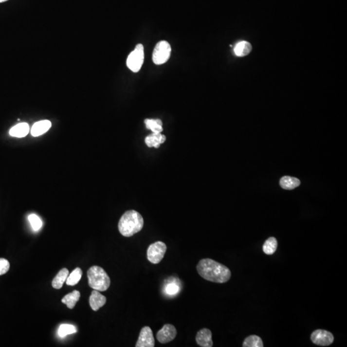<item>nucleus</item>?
Returning a JSON list of instances; mask_svg holds the SVG:
<instances>
[{
	"instance_id": "obj_1",
	"label": "nucleus",
	"mask_w": 347,
	"mask_h": 347,
	"mask_svg": "<svg viewBox=\"0 0 347 347\" xmlns=\"http://www.w3.org/2000/svg\"><path fill=\"white\" fill-rule=\"evenodd\" d=\"M197 271L204 280L219 284L227 282L232 275L229 268L210 258L201 260L197 265Z\"/></svg>"
},
{
	"instance_id": "obj_2",
	"label": "nucleus",
	"mask_w": 347,
	"mask_h": 347,
	"mask_svg": "<svg viewBox=\"0 0 347 347\" xmlns=\"http://www.w3.org/2000/svg\"><path fill=\"white\" fill-rule=\"evenodd\" d=\"M144 224V220L141 214L135 210H128L120 218L118 230L124 237H130L141 231Z\"/></svg>"
},
{
	"instance_id": "obj_3",
	"label": "nucleus",
	"mask_w": 347,
	"mask_h": 347,
	"mask_svg": "<svg viewBox=\"0 0 347 347\" xmlns=\"http://www.w3.org/2000/svg\"><path fill=\"white\" fill-rule=\"evenodd\" d=\"M87 275L88 284L93 290L103 292L110 288L111 280L107 273L101 267H91L88 271Z\"/></svg>"
},
{
	"instance_id": "obj_4",
	"label": "nucleus",
	"mask_w": 347,
	"mask_h": 347,
	"mask_svg": "<svg viewBox=\"0 0 347 347\" xmlns=\"http://www.w3.org/2000/svg\"><path fill=\"white\" fill-rule=\"evenodd\" d=\"M144 60V49L142 44H138L135 49L129 54L127 59L128 67L133 72L141 69Z\"/></svg>"
},
{
	"instance_id": "obj_5",
	"label": "nucleus",
	"mask_w": 347,
	"mask_h": 347,
	"mask_svg": "<svg viewBox=\"0 0 347 347\" xmlns=\"http://www.w3.org/2000/svg\"><path fill=\"white\" fill-rule=\"evenodd\" d=\"M171 53L170 44L165 41H160L156 44L152 54V61L156 65L165 63L169 59Z\"/></svg>"
},
{
	"instance_id": "obj_6",
	"label": "nucleus",
	"mask_w": 347,
	"mask_h": 347,
	"mask_svg": "<svg viewBox=\"0 0 347 347\" xmlns=\"http://www.w3.org/2000/svg\"><path fill=\"white\" fill-rule=\"evenodd\" d=\"M166 249L164 242L157 241L150 244L147 251L148 260L153 264H159L165 256Z\"/></svg>"
},
{
	"instance_id": "obj_7",
	"label": "nucleus",
	"mask_w": 347,
	"mask_h": 347,
	"mask_svg": "<svg viewBox=\"0 0 347 347\" xmlns=\"http://www.w3.org/2000/svg\"><path fill=\"white\" fill-rule=\"evenodd\" d=\"M310 339L312 342L316 346L324 347L330 346L334 340L332 333L322 329L314 330L310 336Z\"/></svg>"
},
{
	"instance_id": "obj_8",
	"label": "nucleus",
	"mask_w": 347,
	"mask_h": 347,
	"mask_svg": "<svg viewBox=\"0 0 347 347\" xmlns=\"http://www.w3.org/2000/svg\"><path fill=\"white\" fill-rule=\"evenodd\" d=\"M177 336V330L171 324H165L156 334V338L160 344H168L173 341Z\"/></svg>"
},
{
	"instance_id": "obj_9",
	"label": "nucleus",
	"mask_w": 347,
	"mask_h": 347,
	"mask_svg": "<svg viewBox=\"0 0 347 347\" xmlns=\"http://www.w3.org/2000/svg\"><path fill=\"white\" fill-rule=\"evenodd\" d=\"M155 346L153 333L149 327L146 326L140 331L136 347H154Z\"/></svg>"
},
{
	"instance_id": "obj_10",
	"label": "nucleus",
	"mask_w": 347,
	"mask_h": 347,
	"mask_svg": "<svg viewBox=\"0 0 347 347\" xmlns=\"http://www.w3.org/2000/svg\"><path fill=\"white\" fill-rule=\"evenodd\" d=\"M196 341L199 346L201 347H213L211 330L206 328L199 330L196 336Z\"/></svg>"
},
{
	"instance_id": "obj_11",
	"label": "nucleus",
	"mask_w": 347,
	"mask_h": 347,
	"mask_svg": "<svg viewBox=\"0 0 347 347\" xmlns=\"http://www.w3.org/2000/svg\"><path fill=\"white\" fill-rule=\"evenodd\" d=\"M107 299L105 296L100 293L99 291L94 290L90 297V305L94 311H97L99 309L106 304Z\"/></svg>"
},
{
	"instance_id": "obj_12",
	"label": "nucleus",
	"mask_w": 347,
	"mask_h": 347,
	"mask_svg": "<svg viewBox=\"0 0 347 347\" xmlns=\"http://www.w3.org/2000/svg\"><path fill=\"white\" fill-rule=\"evenodd\" d=\"M52 123L49 120H45L36 122L31 129L32 135L34 137L46 133L51 128Z\"/></svg>"
},
{
	"instance_id": "obj_13",
	"label": "nucleus",
	"mask_w": 347,
	"mask_h": 347,
	"mask_svg": "<svg viewBox=\"0 0 347 347\" xmlns=\"http://www.w3.org/2000/svg\"><path fill=\"white\" fill-rule=\"evenodd\" d=\"M29 125L25 122L17 124L12 128L9 131V134L13 137L23 138L27 136L29 132Z\"/></svg>"
},
{
	"instance_id": "obj_14",
	"label": "nucleus",
	"mask_w": 347,
	"mask_h": 347,
	"mask_svg": "<svg viewBox=\"0 0 347 347\" xmlns=\"http://www.w3.org/2000/svg\"><path fill=\"white\" fill-rule=\"evenodd\" d=\"M166 136L161 133H153L146 138V145L149 147L158 148L160 144L165 142Z\"/></svg>"
},
{
	"instance_id": "obj_15",
	"label": "nucleus",
	"mask_w": 347,
	"mask_h": 347,
	"mask_svg": "<svg viewBox=\"0 0 347 347\" xmlns=\"http://www.w3.org/2000/svg\"><path fill=\"white\" fill-rule=\"evenodd\" d=\"M68 275H69V271L68 269H62L52 280V287L56 290H60L63 287L64 283L66 281Z\"/></svg>"
},
{
	"instance_id": "obj_16",
	"label": "nucleus",
	"mask_w": 347,
	"mask_h": 347,
	"mask_svg": "<svg viewBox=\"0 0 347 347\" xmlns=\"http://www.w3.org/2000/svg\"><path fill=\"white\" fill-rule=\"evenodd\" d=\"M81 297V293L78 291H73V292L66 294L65 297L62 299L61 302L66 305L70 310L75 308L76 304Z\"/></svg>"
},
{
	"instance_id": "obj_17",
	"label": "nucleus",
	"mask_w": 347,
	"mask_h": 347,
	"mask_svg": "<svg viewBox=\"0 0 347 347\" xmlns=\"http://www.w3.org/2000/svg\"><path fill=\"white\" fill-rule=\"evenodd\" d=\"M280 184L284 189L292 190L300 186V181L296 178L284 176L280 179Z\"/></svg>"
},
{
	"instance_id": "obj_18",
	"label": "nucleus",
	"mask_w": 347,
	"mask_h": 347,
	"mask_svg": "<svg viewBox=\"0 0 347 347\" xmlns=\"http://www.w3.org/2000/svg\"><path fill=\"white\" fill-rule=\"evenodd\" d=\"M252 50V46L249 42L241 41L237 44L234 52L238 57H244L250 54Z\"/></svg>"
},
{
	"instance_id": "obj_19",
	"label": "nucleus",
	"mask_w": 347,
	"mask_h": 347,
	"mask_svg": "<svg viewBox=\"0 0 347 347\" xmlns=\"http://www.w3.org/2000/svg\"><path fill=\"white\" fill-rule=\"evenodd\" d=\"M278 247V242L276 238L272 237L265 241L262 250L264 254L271 256L274 254Z\"/></svg>"
},
{
	"instance_id": "obj_20",
	"label": "nucleus",
	"mask_w": 347,
	"mask_h": 347,
	"mask_svg": "<svg viewBox=\"0 0 347 347\" xmlns=\"http://www.w3.org/2000/svg\"><path fill=\"white\" fill-rule=\"evenodd\" d=\"M145 124L148 129L151 130L153 133H161L163 131L162 122L160 119H146Z\"/></svg>"
},
{
	"instance_id": "obj_21",
	"label": "nucleus",
	"mask_w": 347,
	"mask_h": 347,
	"mask_svg": "<svg viewBox=\"0 0 347 347\" xmlns=\"http://www.w3.org/2000/svg\"><path fill=\"white\" fill-rule=\"evenodd\" d=\"M82 276H83V271L81 268H76L75 270L71 273V274L68 276L66 279V284L68 286H73L77 285L81 280Z\"/></svg>"
},
{
	"instance_id": "obj_22",
	"label": "nucleus",
	"mask_w": 347,
	"mask_h": 347,
	"mask_svg": "<svg viewBox=\"0 0 347 347\" xmlns=\"http://www.w3.org/2000/svg\"><path fill=\"white\" fill-rule=\"evenodd\" d=\"M243 347H263L264 344L262 339L256 335H251L244 340Z\"/></svg>"
},
{
	"instance_id": "obj_23",
	"label": "nucleus",
	"mask_w": 347,
	"mask_h": 347,
	"mask_svg": "<svg viewBox=\"0 0 347 347\" xmlns=\"http://www.w3.org/2000/svg\"><path fill=\"white\" fill-rule=\"evenodd\" d=\"M77 332V329L70 324H62L60 326L58 334L61 338H65L68 335Z\"/></svg>"
},
{
	"instance_id": "obj_24",
	"label": "nucleus",
	"mask_w": 347,
	"mask_h": 347,
	"mask_svg": "<svg viewBox=\"0 0 347 347\" xmlns=\"http://www.w3.org/2000/svg\"><path fill=\"white\" fill-rule=\"evenodd\" d=\"M28 219H29L30 223H31L32 228L34 231H38L42 227L43 222L39 216L36 214H31Z\"/></svg>"
},
{
	"instance_id": "obj_25",
	"label": "nucleus",
	"mask_w": 347,
	"mask_h": 347,
	"mask_svg": "<svg viewBox=\"0 0 347 347\" xmlns=\"http://www.w3.org/2000/svg\"><path fill=\"white\" fill-rule=\"evenodd\" d=\"M10 269V263L7 259L0 258V276L7 274Z\"/></svg>"
},
{
	"instance_id": "obj_26",
	"label": "nucleus",
	"mask_w": 347,
	"mask_h": 347,
	"mask_svg": "<svg viewBox=\"0 0 347 347\" xmlns=\"http://www.w3.org/2000/svg\"><path fill=\"white\" fill-rule=\"evenodd\" d=\"M179 291V286L177 284H174V283H170V284H167L165 288L166 293L170 294V295H174V294H177Z\"/></svg>"
},
{
	"instance_id": "obj_27",
	"label": "nucleus",
	"mask_w": 347,
	"mask_h": 347,
	"mask_svg": "<svg viewBox=\"0 0 347 347\" xmlns=\"http://www.w3.org/2000/svg\"><path fill=\"white\" fill-rule=\"evenodd\" d=\"M8 0H0V3H3V2L7 1Z\"/></svg>"
}]
</instances>
